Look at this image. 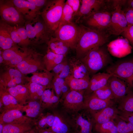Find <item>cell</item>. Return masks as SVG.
Here are the masks:
<instances>
[{
  "instance_id": "1",
  "label": "cell",
  "mask_w": 133,
  "mask_h": 133,
  "mask_svg": "<svg viewBox=\"0 0 133 133\" xmlns=\"http://www.w3.org/2000/svg\"><path fill=\"white\" fill-rule=\"evenodd\" d=\"M79 26L80 33L75 50V57L80 59L91 50L101 46L108 42L110 35L83 24Z\"/></svg>"
},
{
  "instance_id": "2",
  "label": "cell",
  "mask_w": 133,
  "mask_h": 133,
  "mask_svg": "<svg viewBox=\"0 0 133 133\" xmlns=\"http://www.w3.org/2000/svg\"><path fill=\"white\" fill-rule=\"evenodd\" d=\"M80 60L86 67L90 75L92 76L112 61L107 48L104 45L91 50Z\"/></svg>"
},
{
  "instance_id": "3",
  "label": "cell",
  "mask_w": 133,
  "mask_h": 133,
  "mask_svg": "<svg viewBox=\"0 0 133 133\" xmlns=\"http://www.w3.org/2000/svg\"><path fill=\"white\" fill-rule=\"evenodd\" d=\"M39 16L25 22V27L30 43L40 44L47 43L53 33L48 27Z\"/></svg>"
},
{
  "instance_id": "4",
  "label": "cell",
  "mask_w": 133,
  "mask_h": 133,
  "mask_svg": "<svg viewBox=\"0 0 133 133\" xmlns=\"http://www.w3.org/2000/svg\"><path fill=\"white\" fill-rule=\"evenodd\" d=\"M65 3L64 0L49 1L40 12L45 23L54 33L59 26Z\"/></svg>"
},
{
  "instance_id": "5",
  "label": "cell",
  "mask_w": 133,
  "mask_h": 133,
  "mask_svg": "<svg viewBox=\"0 0 133 133\" xmlns=\"http://www.w3.org/2000/svg\"><path fill=\"white\" fill-rule=\"evenodd\" d=\"M113 1L112 6L114 10L112 12L111 17L107 32L109 35H119L126 29L128 26L124 12L122 9V5L125 4L127 0H114Z\"/></svg>"
},
{
  "instance_id": "6",
  "label": "cell",
  "mask_w": 133,
  "mask_h": 133,
  "mask_svg": "<svg viewBox=\"0 0 133 133\" xmlns=\"http://www.w3.org/2000/svg\"><path fill=\"white\" fill-rule=\"evenodd\" d=\"M106 71L124 81L133 88V58L117 61L108 66Z\"/></svg>"
},
{
  "instance_id": "7",
  "label": "cell",
  "mask_w": 133,
  "mask_h": 133,
  "mask_svg": "<svg viewBox=\"0 0 133 133\" xmlns=\"http://www.w3.org/2000/svg\"><path fill=\"white\" fill-rule=\"evenodd\" d=\"M70 116L74 133H93V117L90 112L84 109L71 113Z\"/></svg>"
},
{
  "instance_id": "8",
  "label": "cell",
  "mask_w": 133,
  "mask_h": 133,
  "mask_svg": "<svg viewBox=\"0 0 133 133\" xmlns=\"http://www.w3.org/2000/svg\"><path fill=\"white\" fill-rule=\"evenodd\" d=\"M112 15V12L105 9L93 13L81 22H84L87 27L90 28L109 35L107 30Z\"/></svg>"
},
{
  "instance_id": "9",
  "label": "cell",
  "mask_w": 133,
  "mask_h": 133,
  "mask_svg": "<svg viewBox=\"0 0 133 133\" xmlns=\"http://www.w3.org/2000/svg\"><path fill=\"white\" fill-rule=\"evenodd\" d=\"M80 32L79 25L73 22L58 27L54 34L55 37L66 43L71 49H75Z\"/></svg>"
},
{
  "instance_id": "10",
  "label": "cell",
  "mask_w": 133,
  "mask_h": 133,
  "mask_svg": "<svg viewBox=\"0 0 133 133\" xmlns=\"http://www.w3.org/2000/svg\"><path fill=\"white\" fill-rule=\"evenodd\" d=\"M84 92L70 90L62 95L61 100L66 111L71 113L85 109Z\"/></svg>"
},
{
  "instance_id": "11",
  "label": "cell",
  "mask_w": 133,
  "mask_h": 133,
  "mask_svg": "<svg viewBox=\"0 0 133 133\" xmlns=\"http://www.w3.org/2000/svg\"><path fill=\"white\" fill-rule=\"evenodd\" d=\"M106 1L103 0H81L80 9L74 17L76 23L81 22L93 13L107 8Z\"/></svg>"
},
{
  "instance_id": "12",
  "label": "cell",
  "mask_w": 133,
  "mask_h": 133,
  "mask_svg": "<svg viewBox=\"0 0 133 133\" xmlns=\"http://www.w3.org/2000/svg\"><path fill=\"white\" fill-rule=\"evenodd\" d=\"M0 15L3 22L5 23L18 25L24 21L23 16L17 10L11 1L0 3Z\"/></svg>"
},
{
  "instance_id": "13",
  "label": "cell",
  "mask_w": 133,
  "mask_h": 133,
  "mask_svg": "<svg viewBox=\"0 0 133 133\" xmlns=\"http://www.w3.org/2000/svg\"><path fill=\"white\" fill-rule=\"evenodd\" d=\"M35 55H33L31 53L15 66L22 74H24L33 73L38 70L45 69L43 63Z\"/></svg>"
},
{
  "instance_id": "14",
  "label": "cell",
  "mask_w": 133,
  "mask_h": 133,
  "mask_svg": "<svg viewBox=\"0 0 133 133\" xmlns=\"http://www.w3.org/2000/svg\"><path fill=\"white\" fill-rule=\"evenodd\" d=\"M53 114L55 119L51 129L54 133H74L70 116L61 111Z\"/></svg>"
},
{
  "instance_id": "15",
  "label": "cell",
  "mask_w": 133,
  "mask_h": 133,
  "mask_svg": "<svg viewBox=\"0 0 133 133\" xmlns=\"http://www.w3.org/2000/svg\"><path fill=\"white\" fill-rule=\"evenodd\" d=\"M107 48L110 54L118 58L123 57L130 53L131 47L127 39L120 37L110 42Z\"/></svg>"
},
{
  "instance_id": "16",
  "label": "cell",
  "mask_w": 133,
  "mask_h": 133,
  "mask_svg": "<svg viewBox=\"0 0 133 133\" xmlns=\"http://www.w3.org/2000/svg\"><path fill=\"white\" fill-rule=\"evenodd\" d=\"M15 7L27 20L33 19L40 15V9L28 0H11Z\"/></svg>"
},
{
  "instance_id": "17",
  "label": "cell",
  "mask_w": 133,
  "mask_h": 133,
  "mask_svg": "<svg viewBox=\"0 0 133 133\" xmlns=\"http://www.w3.org/2000/svg\"><path fill=\"white\" fill-rule=\"evenodd\" d=\"M107 83L116 100L119 101L131 91L132 88L125 81L114 76H112L109 78Z\"/></svg>"
},
{
  "instance_id": "18",
  "label": "cell",
  "mask_w": 133,
  "mask_h": 133,
  "mask_svg": "<svg viewBox=\"0 0 133 133\" xmlns=\"http://www.w3.org/2000/svg\"><path fill=\"white\" fill-rule=\"evenodd\" d=\"M31 53L27 50L23 51L15 45L10 48L5 50L2 55L6 63L15 66L23 60Z\"/></svg>"
},
{
  "instance_id": "19",
  "label": "cell",
  "mask_w": 133,
  "mask_h": 133,
  "mask_svg": "<svg viewBox=\"0 0 133 133\" xmlns=\"http://www.w3.org/2000/svg\"><path fill=\"white\" fill-rule=\"evenodd\" d=\"M23 80V74L18 70L11 68L1 75L0 83L6 90L8 88L21 84Z\"/></svg>"
},
{
  "instance_id": "20",
  "label": "cell",
  "mask_w": 133,
  "mask_h": 133,
  "mask_svg": "<svg viewBox=\"0 0 133 133\" xmlns=\"http://www.w3.org/2000/svg\"><path fill=\"white\" fill-rule=\"evenodd\" d=\"M20 110L14 109L4 111L0 114V124H22L31 123L32 119L24 116Z\"/></svg>"
},
{
  "instance_id": "21",
  "label": "cell",
  "mask_w": 133,
  "mask_h": 133,
  "mask_svg": "<svg viewBox=\"0 0 133 133\" xmlns=\"http://www.w3.org/2000/svg\"><path fill=\"white\" fill-rule=\"evenodd\" d=\"M95 124H102L115 120L119 111L113 106L106 107L95 111H89Z\"/></svg>"
},
{
  "instance_id": "22",
  "label": "cell",
  "mask_w": 133,
  "mask_h": 133,
  "mask_svg": "<svg viewBox=\"0 0 133 133\" xmlns=\"http://www.w3.org/2000/svg\"><path fill=\"white\" fill-rule=\"evenodd\" d=\"M85 109L89 111H95L106 107L114 106V102L113 100H102L92 94L84 96Z\"/></svg>"
},
{
  "instance_id": "23",
  "label": "cell",
  "mask_w": 133,
  "mask_h": 133,
  "mask_svg": "<svg viewBox=\"0 0 133 133\" xmlns=\"http://www.w3.org/2000/svg\"><path fill=\"white\" fill-rule=\"evenodd\" d=\"M2 22L9 32L12 40L15 44L26 46L31 43L25 26L21 27L17 25L12 26L6 23Z\"/></svg>"
},
{
  "instance_id": "24",
  "label": "cell",
  "mask_w": 133,
  "mask_h": 133,
  "mask_svg": "<svg viewBox=\"0 0 133 133\" xmlns=\"http://www.w3.org/2000/svg\"><path fill=\"white\" fill-rule=\"evenodd\" d=\"M70 68V75L77 79H90L86 67L81 60L75 56L68 60Z\"/></svg>"
},
{
  "instance_id": "25",
  "label": "cell",
  "mask_w": 133,
  "mask_h": 133,
  "mask_svg": "<svg viewBox=\"0 0 133 133\" xmlns=\"http://www.w3.org/2000/svg\"><path fill=\"white\" fill-rule=\"evenodd\" d=\"M112 76L107 73L99 72L93 75L90 78L88 88L85 91L84 96L89 95L105 85Z\"/></svg>"
},
{
  "instance_id": "26",
  "label": "cell",
  "mask_w": 133,
  "mask_h": 133,
  "mask_svg": "<svg viewBox=\"0 0 133 133\" xmlns=\"http://www.w3.org/2000/svg\"><path fill=\"white\" fill-rule=\"evenodd\" d=\"M6 91L14 97L20 105H24L29 98V92L27 85L20 84L7 89Z\"/></svg>"
},
{
  "instance_id": "27",
  "label": "cell",
  "mask_w": 133,
  "mask_h": 133,
  "mask_svg": "<svg viewBox=\"0 0 133 133\" xmlns=\"http://www.w3.org/2000/svg\"><path fill=\"white\" fill-rule=\"evenodd\" d=\"M33 75L27 78L29 82L35 83L48 88L51 87V82L53 77L52 73L44 69L42 72H37L32 73Z\"/></svg>"
},
{
  "instance_id": "28",
  "label": "cell",
  "mask_w": 133,
  "mask_h": 133,
  "mask_svg": "<svg viewBox=\"0 0 133 133\" xmlns=\"http://www.w3.org/2000/svg\"><path fill=\"white\" fill-rule=\"evenodd\" d=\"M47 43V51L58 54L66 56L70 49L66 43L55 37H51Z\"/></svg>"
},
{
  "instance_id": "29",
  "label": "cell",
  "mask_w": 133,
  "mask_h": 133,
  "mask_svg": "<svg viewBox=\"0 0 133 133\" xmlns=\"http://www.w3.org/2000/svg\"><path fill=\"white\" fill-rule=\"evenodd\" d=\"M0 101L3 111L14 109L21 111L24 106L20 104L14 97L5 91L0 93Z\"/></svg>"
},
{
  "instance_id": "30",
  "label": "cell",
  "mask_w": 133,
  "mask_h": 133,
  "mask_svg": "<svg viewBox=\"0 0 133 133\" xmlns=\"http://www.w3.org/2000/svg\"><path fill=\"white\" fill-rule=\"evenodd\" d=\"M53 89L47 88L44 91L40 100L42 107L50 108L56 106L60 99L55 94Z\"/></svg>"
},
{
  "instance_id": "31",
  "label": "cell",
  "mask_w": 133,
  "mask_h": 133,
  "mask_svg": "<svg viewBox=\"0 0 133 133\" xmlns=\"http://www.w3.org/2000/svg\"><path fill=\"white\" fill-rule=\"evenodd\" d=\"M90 79H77L69 75L65 79L70 90L85 91L87 88Z\"/></svg>"
},
{
  "instance_id": "32",
  "label": "cell",
  "mask_w": 133,
  "mask_h": 133,
  "mask_svg": "<svg viewBox=\"0 0 133 133\" xmlns=\"http://www.w3.org/2000/svg\"><path fill=\"white\" fill-rule=\"evenodd\" d=\"M66 56L58 54L47 51L43 57V63L46 69L49 71L52 70L57 65L62 62Z\"/></svg>"
},
{
  "instance_id": "33",
  "label": "cell",
  "mask_w": 133,
  "mask_h": 133,
  "mask_svg": "<svg viewBox=\"0 0 133 133\" xmlns=\"http://www.w3.org/2000/svg\"><path fill=\"white\" fill-rule=\"evenodd\" d=\"M31 123L3 124V133H22L33 129Z\"/></svg>"
},
{
  "instance_id": "34",
  "label": "cell",
  "mask_w": 133,
  "mask_h": 133,
  "mask_svg": "<svg viewBox=\"0 0 133 133\" xmlns=\"http://www.w3.org/2000/svg\"><path fill=\"white\" fill-rule=\"evenodd\" d=\"M15 43L12 40L10 34L2 22L0 25V47L4 50L15 46Z\"/></svg>"
},
{
  "instance_id": "35",
  "label": "cell",
  "mask_w": 133,
  "mask_h": 133,
  "mask_svg": "<svg viewBox=\"0 0 133 133\" xmlns=\"http://www.w3.org/2000/svg\"><path fill=\"white\" fill-rule=\"evenodd\" d=\"M41 108L40 102L31 100L24 105L21 111L25 112L26 116L31 118H34L39 114Z\"/></svg>"
},
{
  "instance_id": "36",
  "label": "cell",
  "mask_w": 133,
  "mask_h": 133,
  "mask_svg": "<svg viewBox=\"0 0 133 133\" xmlns=\"http://www.w3.org/2000/svg\"><path fill=\"white\" fill-rule=\"evenodd\" d=\"M117 109L120 112H133V92H129L118 101Z\"/></svg>"
},
{
  "instance_id": "37",
  "label": "cell",
  "mask_w": 133,
  "mask_h": 133,
  "mask_svg": "<svg viewBox=\"0 0 133 133\" xmlns=\"http://www.w3.org/2000/svg\"><path fill=\"white\" fill-rule=\"evenodd\" d=\"M27 85L29 89V98L31 100H40L44 91L47 88H49L33 83L29 82Z\"/></svg>"
},
{
  "instance_id": "38",
  "label": "cell",
  "mask_w": 133,
  "mask_h": 133,
  "mask_svg": "<svg viewBox=\"0 0 133 133\" xmlns=\"http://www.w3.org/2000/svg\"><path fill=\"white\" fill-rule=\"evenodd\" d=\"M94 128L99 133H119L114 120L102 124H95Z\"/></svg>"
},
{
  "instance_id": "39",
  "label": "cell",
  "mask_w": 133,
  "mask_h": 133,
  "mask_svg": "<svg viewBox=\"0 0 133 133\" xmlns=\"http://www.w3.org/2000/svg\"><path fill=\"white\" fill-rule=\"evenodd\" d=\"M74 18V14L73 10L65 2L58 27L73 22Z\"/></svg>"
},
{
  "instance_id": "40",
  "label": "cell",
  "mask_w": 133,
  "mask_h": 133,
  "mask_svg": "<svg viewBox=\"0 0 133 133\" xmlns=\"http://www.w3.org/2000/svg\"><path fill=\"white\" fill-rule=\"evenodd\" d=\"M91 94L101 100H114L112 92L107 83L105 85Z\"/></svg>"
},
{
  "instance_id": "41",
  "label": "cell",
  "mask_w": 133,
  "mask_h": 133,
  "mask_svg": "<svg viewBox=\"0 0 133 133\" xmlns=\"http://www.w3.org/2000/svg\"><path fill=\"white\" fill-rule=\"evenodd\" d=\"M54 114L48 113L42 116L37 123L39 130L51 128L54 124Z\"/></svg>"
},
{
  "instance_id": "42",
  "label": "cell",
  "mask_w": 133,
  "mask_h": 133,
  "mask_svg": "<svg viewBox=\"0 0 133 133\" xmlns=\"http://www.w3.org/2000/svg\"><path fill=\"white\" fill-rule=\"evenodd\" d=\"M114 121L119 133H133V124L123 120L118 116Z\"/></svg>"
},
{
  "instance_id": "43",
  "label": "cell",
  "mask_w": 133,
  "mask_h": 133,
  "mask_svg": "<svg viewBox=\"0 0 133 133\" xmlns=\"http://www.w3.org/2000/svg\"><path fill=\"white\" fill-rule=\"evenodd\" d=\"M133 46V25L127 27L121 34Z\"/></svg>"
},
{
  "instance_id": "44",
  "label": "cell",
  "mask_w": 133,
  "mask_h": 133,
  "mask_svg": "<svg viewBox=\"0 0 133 133\" xmlns=\"http://www.w3.org/2000/svg\"><path fill=\"white\" fill-rule=\"evenodd\" d=\"M66 2L73 10L75 17L80 9L81 5V0H67Z\"/></svg>"
},
{
  "instance_id": "45",
  "label": "cell",
  "mask_w": 133,
  "mask_h": 133,
  "mask_svg": "<svg viewBox=\"0 0 133 133\" xmlns=\"http://www.w3.org/2000/svg\"><path fill=\"white\" fill-rule=\"evenodd\" d=\"M53 78L60 84L62 95L65 94L70 90L65 79L56 77H53Z\"/></svg>"
},
{
  "instance_id": "46",
  "label": "cell",
  "mask_w": 133,
  "mask_h": 133,
  "mask_svg": "<svg viewBox=\"0 0 133 133\" xmlns=\"http://www.w3.org/2000/svg\"><path fill=\"white\" fill-rule=\"evenodd\" d=\"M118 117L123 120L133 124V112H125L119 111Z\"/></svg>"
},
{
  "instance_id": "47",
  "label": "cell",
  "mask_w": 133,
  "mask_h": 133,
  "mask_svg": "<svg viewBox=\"0 0 133 133\" xmlns=\"http://www.w3.org/2000/svg\"><path fill=\"white\" fill-rule=\"evenodd\" d=\"M68 62V60L65 57L62 62L53 68L52 70L53 71L52 74L53 77L57 76L60 73Z\"/></svg>"
},
{
  "instance_id": "48",
  "label": "cell",
  "mask_w": 133,
  "mask_h": 133,
  "mask_svg": "<svg viewBox=\"0 0 133 133\" xmlns=\"http://www.w3.org/2000/svg\"><path fill=\"white\" fill-rule=\"evenodd\" d=\"M124 12L129 27L133 25V9L129 7L126 8Z\"/></svg>"
},
{
  "instance_id": "49",
  "label": "cell",
  "mask_w": 133,
  "mask_h": 133,
  "mask_svg": "<svg viewBox=\"0 0 133 133\" xmlns=\"http://www.w3.org/2000/svg\"><path fill=\"white\" fill-rule=\"evenodd\" d=\"M70 67L68 62L60 73L57 76L54 77H58L65 79L70 75Z\"/></svg>"
},
{
  "instance_id": "50",
  "label": "cell",
  "mask_w": 133,
  "mask_h": 133,
  "mask_svg": "<svg viewBox=\"0 0 133 133\" xmlns=\"http://www.w3.org/2000/svg\"><path fill=\"white\" fill-rule=\"evenodd\" d=\"M28 1L33 4L36 6L41 9L46 5L48 1L45 0H27Z\"/></svg>"
},
{
  "instance_id": "51",
  "label": "cell",
  "mask_w": 133,
  "mask_h": 133,
  "mask_svg": "<svg viewBox=\"0 0 133 133\" xmlns=\"http://www.w3.org/2000/svg\"><path fill=\"white\" fill-rule=\"evenodd\" d=\"M38 133H54L51 128L39 129Z\"/></svg>"
},
{
  "instance_id": "52",
  "label": "cell",
  "mask_w": 133,
  "mask_h": 133,
  "mask_svg": "<svg viewBox=\"0 0 133 133\" xmlns=\"http://www.w3.org/2000/svg\"><path fill=\"white\" fill-rule=\"evenodd\" d=\"M127 3L128 5V7L133 9V0H127Z\"/></svg>"
},
{
  "instance_id": "53",
  "label": "cell",
  "mask_w": 133,
  "mask_h": 133,
  "mask_svg": "<svg viewBox=\"0 0 133 133\" xmlns=\"http://www.w3.org/2000/svg\"><path fill=\"white\" fill-rule=\"evenodd\" d=\"M22 133H36L34 130L32 129L29 131Z\"/></svg>"
},
{
  "instance_id": "54",
  "label": "cell",
  "mask_w": 133,
  "mask_h": 133,
  "mask_svg": "<svg viewBox=\"0 0 133 133\" xmlns=\"http://www.w3.org/2000/svg\"><path fill=\"white\" fill-rule=\"evenodd\" d=\"M3 124H0V133H3Z\"/></svg>"
},
{
  "instance_id": "55",
  "label": "cell",
  "mask_w": 133,
  "mask_h": 133,
  "mask_svg": "<svg viewBox=\"0 0 133 133\" xmlns=\"http://www.w3.org/2000/svg\"><path fill=\"white\" fill-rule=\"evenodd\" d=\"M3 59L2 55H0V63H1L3 61Z\"/></svg>"
},
{
  "instance_id": "56",
  "label": "cell",
  "mask_w": 133,
  "mask_h": 133,
  "mask_svg": "<svg viewBox=\"0 0 133 133\" xmlns=\"http://www.w3.org/2000/svg\"><path fill=\"white\" fill-rule=\"evenodd\" d=\"M96 133H98V132H97L96 131Z\"/></svg>"
}]
</instances>
